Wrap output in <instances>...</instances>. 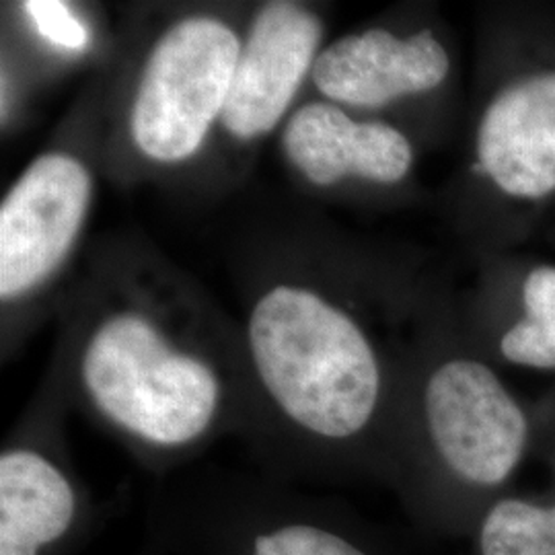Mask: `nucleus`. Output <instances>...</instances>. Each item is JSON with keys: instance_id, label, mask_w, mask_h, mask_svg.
Instances as JSON below:
<instances>
[{"instance_id": "nucleus-1", "label": "nucleus", "mask_w": 555, "mask_h": 555, "mask_svg": "<svg viewBox=\"0 0 555 555\" xmlns=\"http://www.w3.org/2000/svg\"><path fill=\"white\" fill-rule=\"evenodd\" d=\"M396 305L348 247L319 233L276 238L247 274L237 321L243 440L286 483L387 488L405 344L380 332ZM420 330V327H417Z\"/></svg>"}, {"instance_id": "nucleus-2", "label": "nucleus", "mask_w": 555, "mask_h": 555, "mask_svg": "<svg viewBox=\"0 0 555 555\" xmlns=\"http://www.w3.org/2000/svg\"><path fill=\"white\" fill-rule=\"evenodd\" d=\"M59 318L48 369L70 410L146 472L171 477L220 438L245 435L237 321L146 238L100 241Z\"/></svg>"}, {"instance_id": "nucleus-3", "label": "nucleus", "mask_w": 555, "mask_h": 555, "mask_svg": "<svg viewBox=\"0 0 555 555\" xmlns=\"http://www.w3.org/2000/svg\"><path fill=\"white\" fill-rule=\"evenodd\" d=\"M539 416L511 391L476 337L433 309L403 362L387 488L420 531L467 539L513 490Z\"/></svg>"}, {"instance_id": "nucleus-4", "label": "nucleus", "mask_w": 555, "mask_h": 555, "mask_svg": "<svg viewBox=\"0 0 555 555\" xmlns=\"http://www.w3.org/2000/svg\"><path fill=\"white\" fill-rule=\"evenodd\" d=\"M249 9H144L109 60L105 178L119 188L202 176L231 91Z\"/></svg>"}, {"instance_id": "nucleus-5", "label": "nucleus", "mask_w": 555, "mask_h": 555, "mask_svg": "<svg viewBox=\"0 0 555 555\" xmlns=\"http://www.w3.org/2000/svg\"><path fill=\"white\" fill-rule=\"evenodd\" d=\"M109 60L0 199L2 362L20 352L40 321L59 313L79 272L100 179L105 178Z\"/></svg>"}, {"instance_id": "nucleus-6", "label": "nucleus", "mask_w": 555, "mask_h": 555, "mask_svg": "<svg viewBox=\"0 0 555 555\" xmlns=\"http://www.w3.org/2000/svg\"><path fill=\"white\" fill-rule=\"evenodd\" d=\"M149 543L176 555H399L378 527L336 498L274 477H169L149 506Z\"/></svg>"}, {"instance_id": "nucleus-7", "label": "nucleus", "mask_w": 555, "mask_h": 555, "mask_svg": "<svg viewBox=\"0 0 555 555\" xmlns=\"http://www.w3.org/2000/svg\"><path fill=\"white\" fill-rule=\"evenodd\" d=\"M70 412L59 377L46 369L0 449V555L79 554L100 525V502L66 438Z\"/></svg>"}, {"instance_id": "nucleus-8", "label": "nucleus", "mask_w": 555, "mask_h": 555, "mask_svg": "<svg viewBox=\"0 0 555 555\" xmlns=\"http://www.w3.org/2000/svg\"><path fill=\"white\" fill-rule=\"evenodd\" d=\"M327 43L323 7L302 0H266L249 7L231 91L217 140L199 178H241L259 146L278 137L305 100Z\"/></svg>"}, {"instance_id": "nucleus-9", "label": "nucleus", "mask_w": 555, "mask_h": 555, "mask_svg": "<svg viewBox=\"0 0 555 555\" xmlns=\"http://www.w3.org/2000/svg\"><path fill=\"white\" fill-rule=\"evenodd\" d=\"M286 173L318 198H358L403 188L416 146L391 119L362 116L307 95L278 132Z\"/></svg>"}, {"instance_id": "nucleus-10", "label": "nucleus", "mask_w": 555, "mask_h": 555, "mask_svg": "<svg viewBox=\"0 0 555 555\" xmlns=\"http://www.w3.org/2000/svg\"><path fill=\"white\" fill-rule=\"evenodd\" d=\"M451 73V50L435 27L369 25L327 40L309 95L373 116L435 95Z\"/></svg>"}, {"instance_id": "nucleus-11", "label": "nucleus", "mask_w": 555, "mask_h": 555, "mask_svg": "<svg viewBox=\"0 0 555 555\" xmlns=\"http://www.w3.org/2000/svg\"><path fill=\"white\" fill-rule=\"evenodd\" d=\"M474 171L504 198L554 196V66L518 75L486 101L474 134Z\"/></svg>"}, {"instance_id": "nucleus-12", "label": "nucleus", "mask_w": 555, "mask_h": 555, "mask_svg": "<svg viewBox=\"0 0 555 555\" xmlns=\"http://www.w3.org/2000/svg\"><path fill=\"white\" fill-rule=\"evenodd\" d=\"M11 15L9 41L2 50L20 62L27 75H56L109 56L114 43L101 41L100 23L89 7L66 0H23L4 11Z\"/></svg>"}, {"instance_id": "nucleus-13", "label": "nucleus", "mask_w": 555, "mask_h": 555, "mask_svg": "<svg viewBox=\"0 0 555 555\" xmlns=\"http://www.w3.org/2000/svg\"><path fill=\"white\" fill-rule=\"evenodd\" d=\"M539 442L552 465V490L543 496L511 490L496 498L467 535L472 555H555V442Z\"/></svg>"}, {"instance_id": "nucleus-14", "label": "nucleus", "mask_w": 555, "mask_h": 555, "mask_svg": "<svg viewBox=\"0 0 555 555\" xmlns=\"http://www.w3.org/2000/svg\"><path fill=\"white\" fill-rule=\"evenodd\" d=\"M492 362L555 373V266H535L520 284V315L500 332Z\"/></svg>"}, {"instance_id": "nucleus-15", "label": "nucleus", "mask_w": 555, "mask_h": 555, "mask_svg": "<svg viewBox=\"0 0 555 555\" xmlns=\"http://www.w3.org/2000/svg\"><path fill=\"white\" fill-rule=\"evenodd\" d=\"M545 442H555V396L541 408L539 414V438Z\"/></svg>"}, {"instance_id": "nucleus-16", "label": "nucleus", "mask_w": 555, "mask_h": 555, "mask_svg": "<svg viewBox=\"0 0 555 555\" xmlns=\"http://www.w3.org/2000/svg\"><path fill=\"white\" fill-rule=\"evenodd\" d=\"M142 555H165L160 550H157L153 543H146V547H144V552Z\"/></svg>"}]
</instances>
